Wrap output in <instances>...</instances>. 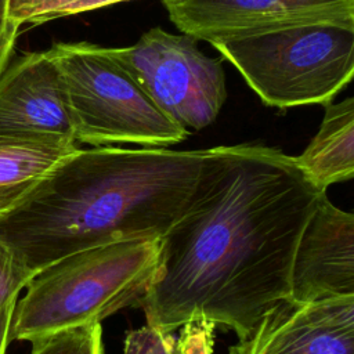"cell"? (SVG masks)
<instances>
[{"label": "cell", "instance_id": "6da1fadb", "mask_svg": "<svg viewBox=\"0 0 354 354\" xmlns=\"http://www.w3.org/2000/svg\"><path fill=\"white\" fill-rule=\"evenodd\" d=\"M324 194L277 148L206 149L196 194L160 238L155 275L137 304L147 325L165 333L223 325L245 337L290 299L295 252Z\"/></svg>", "mask_w": 354, "mask_h": 354}, {"label": "cell", "instance_id": "7a4b0ae2", "mask_svg": "<svg viewBox=\"0 0 354 354\" xmlns=\"http://www.w3.org/2000/svg\"><path fill=\"white\" fill-rule=\"evenodd\" d=\"M205 159L206 149L77 148L0 216V243L37 274L88 248L162 238L192 202Z\"/></svg>", "mask_w": 354, "mask_h": 354}, {"label": "cell", "instance_id": "3957f363", "mask_svg": "<svg viewBox=\"0 0 354 354\" xmlns=\"http://www.w3.org/2000/svg\"><path fill=\"white\" fill-rule=\"evenodd\" d=\"M160 238L116 241L88 248L40 270L17 299L8 343H35L101 322L145 295L158 266Z\"/></svg>", "mask_w": 354, "mask_h": 354}, {"label": "cell", "instance_id": "277c9868", "mask_svg": "<svg viewBox=\"0 0 354 354\" xmlns=\"http://www.w3.org/2000/svg\"><path fill=\"white\" fill-rule=\"evenodd\" d=\"M268 105H328L353 79L354 29L332 24L282 28L213 44Z\"/></svg>", "mask_w": 354, "mask_h": 354}, {"label": "cell", "instance_id": "5b68a950", "mask_svg": "<svg viewBox=\"0 0 354 354\" xmlns=\"http://www.w3.org/2000/svg\"><path fill=\"white\" fill-rule=\"evenodd\" d=\"M47 51L65 83L76 142L166 148L189 134L155 105L106 47L54 43Z\"/></svg>", "mask_w": 354, "mask_h": 354}, {"label": "cell", "instance_id": "8992f818", "mask_svg": "<svg viewBox=\"0 0 354 354\" xmlns=\"http://www.w3.org/2000/svg\"><path fill=\"white\" fill-rule=\"evenodd\" d=\"M196 41L152 28L133 46L106 50L166 116L201 130L216 120L227 90L223 64L205 55Z\"/></svg>", "mask_w": 354, "mask_h": 354}, {"label": "cell", "instance_id": "52a82bcc", "mask_svg": "<svg viewBox=\"0 0 354 354\" xmlns=\"http://www.w3.org/2000/svg\"><path fill=\"white\" fill-rule=\"evenodd\" d=\"M170 21L212 46L282 28L332 24L354 29V0H162Z\"/></svg>", "mask_w": 354, "mask_h": 354}, {"label": "cell", "instance_id": "ba28073f", "mask_svg": "<svg viewBox=\"0 0 354 354\" xmlns=\"http://www.w3.org/2000/svg\"><path fill=\"white\" fill-rule=\"evenodd\" d=\"M0 136L76 145L65 83L47 50L22 54L0 75Z\"/></svg>", "mask_w": 354, "mask_h": 354}, {"label": "cell", "instance_id": "9c48e42d", "mask_svg": "<svg viewBox=\"0 0 354 354\" xmlns=\"http://www.w3.org/2000/svg\"><path fill=\"white\" fill-rule=\"evenodd\" d=\"M230 354H354V296L282 300Z\"/></svg>", "mask_w": 354, "mask_h": 354}, {"label": "cell", "instance_id": "30bf717a", "mask_svg": "<svg viewBox=\"0 0 354 354\" xmlns=\"http://www.w3.org/2000/svg\"><path fill=\"white\" fill-rule=\"evenodd\" d=\"M354 296V216L324 194L296 248L290 299L315 301Z\"/></svg>", "mask_w": 354, "mask_h": 354}, {"label": "cell", "instance_id": "8fae6325", "mask_svg": "<svg viewBox=\"0 0 354 354\" xmlns=\"http://www.w3.org/2000/svg\"><path fill=\"white\" fill-rule=\"evenodd\" d=\"M297 166L321 191L354 176V98L325 105L318 133L295 156Z\"/></svg>", "mask_w": 354, "mask_h": 354}, {"label": "cell", "instance_id": "7c38bea8", "mask_svg": "<svg viewBox=\"0 0 354 354\" xmlns=\"http://www.w3.org/2000/svg\"><path fill=\"white\" fill-rule=\"evenodd\" d=\"M77 145L0 136V216Z\"/></svg>", "mask_w": 354, "mask_h": 354}, {"label": "cell", "instance_id": "4fadbf2b", "mask_svg": "<svg viewBox=\"0 0 354 354\" xmlns=\"http://www.w3.org/2000/svg\"><path fill=\"white\" fill-rule=\"evenodd\" d=\"M30 354H104L101 324L64 330L32 343Z\"/></svg>", "mask_w": 354, "mask_h": 354}, {"label": "cell", "instance_id": "5bb4252c", "mask_svg": "<svg viewBox=\"0 0 354 354\" xmlns=\"http://www.w3.org/2000/svg\"><path fill=\"white\" fill-rule=\"evenodd\" d=\"M77 0H8L10 19L21 28L62 18L64 11Z\"/></svg>", "mask_w": 354, "mask_h": 354}, {"label": "cell", "instance_id": "9a60e30c", "mask_svg": "<svg viewBox=\"0 0 354 354\" xmlns=\"http://www.w3.org/2000/svg\"><path fill=\"white\" fill-rule=\"evenodd\" d=\"M35 275L8 248L0 243V308L18 299L19 292Z\"/></svg>", "mask_w": 354, "mask_h": 354}, {"label": "cell", "instance_id": "2e32d148", "mask_svg": "<svg viewBox=\"0 0 354 354\" xmlns=\"http://www.w3.org/2000/svg\"><path fill=\"white\" fill-rule=\"evenodd\" d=\"M122 354H177V346L171 333L145 325L127 332Z\"/></svg>", "mask_w": 354, "mask_h": 354}, {"label": "cell", "instance_id": "e0dca14e", "mask_svg": "<svg viewBox=\"0 0 354 354\" xmlns=\"http://www.w3.org/2000/svg\"><path fill=\"white\" fill-rule=\"evenodd\" d=\"M19 28L8 15V0H0V75L10 62Z\"/></svg>", "mask_w": 354, "mask_h": 354}, {"label": "cell", "instance_id": "ac0fdd59", "mask_svg": "<svg viewBox=\"0 0 354 354\" xmlns=\"http://www.w3.org/2000/svg\"><path fill=\"white\" fill-rule=\"evenodd\" d=\"M120 1H124V0H77L76 3H73L72 6H69L64 11L62 18L64 17H72V15L86 12V11H91V10H95V8H102V7L112 6V4H116V3H120Z\"/></svg>", "mask_w": 354, "mask_h": 354}, {"label": "cell", "instance_id": "d6986e66", "mask_svg": "<svg viewBox=\"0 0 354 354\" xmlns=\"http://www.w3.org/2000/svg\"><path fill=\"white\" fill-rule=\"evenodd\" d=\"M15 303H17V299L11 300L10 303H7L0 308V354H6V350L8 346V328H10Z\"/></svg>", "mask_w": 354, "mask_h": 354}]
</instances>
